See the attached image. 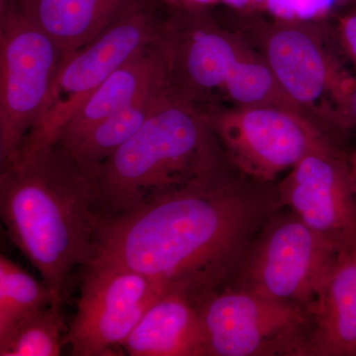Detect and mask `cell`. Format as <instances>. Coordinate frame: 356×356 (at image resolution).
<instances>
[{
	"label": "cell",
	"instance_id": "obj_9",
	"mask_svg": "<svg viewBox=\"0 0 356 356\" xmlns=\"http://www.w3.org/2000/svg\"><path fill=\"white\" fill-rule=\"evenodd\" d=\"M229 163L241 175L274 184L331 134L306 117L266 106L206 107Z\"/></svg>",
	"mask_w": 356,
	"mask_h": 356
},
{
	"label": "cell",
	"instance_id": "obj_10",
	"mask_svg": "<svg viewBox=\"0 0 356 356\" xmlns=\"http://www.w3.org/2000/svg\"><path fill=\"white\" fill-rule=\"evenodd\" d=\"M84 267L76 315L65 346L72 355H115V348L165 291L144 274L97 255Z\"/></svg>",
	"mask_w": 356,
	"mask_h": 356
},
{
	"label": "cell",
	"instance_id": "obj_1",
	"mask_svg": "<svg viewBox=\"0 0 356 356\" xmlns=\"http://www.w3.org/2000/svg\"><path fill=\"white\" fill-rule=\"evenodd\" d=\"M282 204L277 187L235 168L127 215L96 218L95 255L200 304L229 286L250 243Z\"/></svg>",
	"mask_w": 356,
	"mask_h": 356
},
{
	"label": "cell",
	"instance_id": "obj_20",
	"mask_svg": "<svg viewBox=\"0 0 356 356\" xmlns=\"http://www.w3.org/2000/svg\"><path fill=\"white\" fill-rule=\"evenodd\" d=\"M65 331L60 307L48 306L23 318L0 339V355H60L65 346Z\"/></svg>",
	"mask_w": 356,
	"mask_h": 356
},
{
	"label": "cell",
	"instance_id": "obj_11",
	"mask_svg": "<svg viewBox=\"0 0 356 356\" xmlns=\"http://www.w3.org/2000/svg\"><path fill=\"white\" fill-rule=\"evenodd\" d=\"M200 10L184 8L161 21L158 43L168 60L170 88L204 108L222 96L229 72L250 46Z\"/></svg>",
	"mask_w": 356,
	"mask_h": 356
},
{
	"label": "cell",
	"instance_id": "obj_2",
	"mask_svg": "<svg viewBox=\"0 0 356 356\" xmlns=\"http://www.w3.org/2000/svg\"><path fill=\"white\" fill-rule=\"evenodd\" d=\"M95 182L58 143L0 165V213L60 307L72 269L95 257Z\"/></svg>",
	"mask_w": 356,
	"mask_h": 356
},
{
	"label": "cell",
	"instance_id": "obj_25",
	"mask_svg": "<svg viewBox=\"0 0 356 356\" xmlns=\"http://www.w3.org/2000/svg\"><path fill=\"white\" fill-rule=\"evenodd\" d=\"M184 8H203L204 6H212L220 0H175Z\"/></svg>",
	"mask_w": 356,
	"mask_h": 356
},
{
	"label": "cell",
	"instance_id": "obj_28",
	"mask_svg": "<svg viewBox=\"0 0 356 356\" xmlns=\"http://www.w3.org/2000/svg\"><path fill=\"white\" fill-rule=\"evenodd\" d=\"M353 356H356V350H355V355H353Z\"/></svg>",
	"mask_w": 356,
	"mask_h": 356
},
{
	"label": "cell",
	"instance_id": "obj_18",
	"mask_svg": "<svg viewBox=\"0 0 356 356\" xmlns=\"http://www.w3.org/2000/svg\"><path fill=\"white\" fill-rule=\"evenodd\" d=\"M222 97L236 106H266L287 110L306 117L320 126L310 113L288 95L264 58L250 47L229 72L222 88Z\"/></svg>",
	"mask_w": 356,
	"mask_h": 356
},
{
	"label": "cell",
	"instance_id": "obj_22",
	"mask_svg": "<svg viewBox=\"0 0 356 356\" xmlns=\"http://www.w3.org/2000/svg\"><path fill=\"white\" fill-rule=\"evenodd\" d=\"M339 44L356 70V6L341 14L337 21Z\"/></svg>",
	"mask_w": 356,
	"mask_h": 356
},
{
	"label": "cell",
	"instance_id": "obj_26",
	"mask_svg": "<svg viewBox=\"0 0 356 356\" xmlns=\"http://www.w3.org/2000/svg\"><path fill=\"white\" fill-rule=\"evenodd\" d=\"M348 163H350V177L351 189H353V196H355L356 202V149L355 151L348 156Z\"/></svg>",
	"mask_w": 356,
	"mask_h": 356
},
{
	"label": "cell",
	"instance_id": "obj_4",
	"mask_svg": "<svg viewBox=\"0 0 356 356\" xmlns=\"http://www.w3.org/2000/svg\"><path fill=\"white\" fill-rule=\"evenodd\" d=\"M314 22L274 19L250 33L257 53L288 95L331 134L356 120V77Z\"/></svg>",
	"mask_w": 356,
	"mask_h": 356
},
{
	"label": "cell",
	"instance_id": "obj_19",
	"mask_svg": "<svg viewBox=\"0 0 356 356\" xmlns=\"http://www.w3.org/2000/svg\"><path fill=\"white\" fill-rule=\"evenodd\" d=\"M53 305L50 289L42 281L0 257V339L32 314Z\"/></svg>",
	"mask_w": 356,
	"mask_h": 356
},
{
	"label": "cell",
	"instance_id": "obj_7",
	"mask_svg": "<svg viewBox=\"0 0 356 356\" xmlns=\"http://www.w3.org/2000/svg\"><path fill=\"white\" fill-rule=\"evenodd\" d=\"M65 60L55 42L7 2L0 16V165L15 156L43 113Z\"/></svg>",
	"mask_w": 356,
	"mask_h": 356
},
{
	"label": "cell",
	"instance_id": "obj_15",
	"mask_svg": "<svg viewBox=\"0 0 356 356\" xmlns=\"http://www.w3.org/2000/svg\"><path fill=\"white\" fill-rule=\"evenodd\" d=\"M50 37L65 58L99 36L140 0H8Z\"/></svg>",
	"mask_w": 356,
	"mask_h": 356
},
{
	"label": "cell",
	"instance_id": "obj_23",
	"mask_svg": "<svg viewBox=\"0 0 356 356\" xmlns=\"http://www.w3.org/2000/svg\"><path fill=\"white\" fill-rule=\"evenodd\" d=\"M266 13L271 14L274 19L296 21L292 0H267Z\"/></svg>",
	"mask_w": 356,
	"mask_h": 356
},
{
	"label": "cell",
	"instance_id": "obj_16",
	"mask_svg": "<svg viewBox=\"0 0 356 356\" xmlns=\"http://www.w3.org/2000/svg\"><path fill=\"white\" fill-rule=\"evenodd\" d=\"M309 313L313 322L312 355H355L356 245L339 254L331 276Z\"/></svg>",
	"mask_w": 356,
	"mask_h": 356
},
{
	"label": "cell",
	"instance_id": "obj_13",
	"mask_svg": "<svg viewBox=\"0 0 356 356\" xmlns=\"http://www.w3.org/2000/svg\"><path fill=\"white\" fill-rule=\"evenodd\" d=\"M165 83H170L168 60L156 41L136 54L96 89L63 129L56 143L70 146L100 122Z\"/></svg>",
	"mask_w": 356,
	"mask_h": 356
},
{
	"label": "cell",
	"instance_id": "obj_21",
	"mask_svg": "<svg viewBox=\"0 0 356 356\" xmlns=\"http://www.w3.org/2000/svg\"><path fill=\"white\" fill-rule=\"evenodd\" d=\"M356 0H292L296 21H316L327 17L337 9L353 6Z\"/></svg>",
	"mask_w": 356,
	"mask_h": 356
},
{
	"label": "cell",
	"instance_id": "obj_14",
	"mask_svg": "<svg viewBox=\"0 0 356 356\" xmlns=\"http://www.w3.org/2000/svg\"><path fill=\"white\" fill-rule=\"evenodd\" d=\"M122 348L132 356H209L197 304L177 293L161 295Z\"/></svg>",
	"mask_w": 356,
	"mask_h": 356
},
{
	"label": "cell",
	"instance_id": "obj_6",
	"mask_svg": "<svg viewBox=\"0 0 356 356\" xmlns=\"http://www.w3.org/2000/svg\"><path fill=\"white\" fill-rule=\"evenodd\" d=\"M161 20L145 3L124 14L63 60L39 121L17 154L55 144L70 119L122 65L158 41Z\"/></svg>",
	"mask_w": 356,
	"mask_h": 356
},
{
	"label": "cell",
	"instance_id": "obj_5",
	"mask_svg": "<svg viewBox=\"0 0 356 356\" xmlns=\"http://www.w3.org/2000/svg\"><path fill=\"white\" fill-rule=\"evenodd\" d=\"M339 257L322 236L282 207L267 219L250 243L229 287L309 311Z\"/></svg>",
	"mask_w": 356,
	"mask_h": 356
},
{
	"label": "cell",
	"instance_id": "obj_24",
	"mask_svg": "<svg viewBox=\"0 0 356 356\" xmlns=\"http://www.w3.org/2000/svg\"><path fill=\"white\" fill-rule=\"evenodd\" d=\"M220 2L241 11H266L267 0H220Z\"/></svg>",
	"mask_w": 356,
	"mask_h": 356
},
{
	"label": "cell",
	"instance_id": "obj_8",
	"mask_svg": "<svg viewBox=\"0 0 356 356\" xmlns=\"http://www.w3.org/2000/svg\"><path fill=\"white\" fill-rule=\"evenodd\" d=\"M198 308L209 356L312 355L313 322L304 307L229 286Z\"/></svg>",
	"mask_w": 356,
	"mask_h": 356
},
{
	"label": "cell",
	"instance_id": "obj_3",
	"mask_svg": "<svg viewBox=\"0 0 356 356\" xmlns=\"http://www.w3.org/2000/svg\"><path fill=\"white\" fill-rule=\"evenodd\" d=\"M233 168L206 110L168 86L146 123L100 168L95 211L98 217L130 214Z\"/></svg>",
	"mask_w": 356,
	"mask_h": 356
},
{
	"label": "cell",
	"instance_id": "obj_12",
	"mask_svg": "<svg viewBox=\"0 0 356 356\" xmlns=\"http://www.w3.org/2000/svg\"><path fill=\"white\" fill-rule=\"evenodd\" d=\"M283 207L343 254L356 245V202L348 156L325 140L276 185Z\"/></svg>",
	"mask_w": 356,
	"mask_h": 356
},
{
	"label": "cell",
	"instance_id": "obj_17",
	"mask_svg": "<svg viewBox=\"0 0 356 356\" xmlns=\"http://www.w3.org/2000/svg\"><path fill=\"white\" fill-rule=\"evenodd\" d=\"M170 83L163 84L95 126L70 146L64 147L89 177L95 178L100 168L119 151L149 118Z\"/></svg>",
	"mask_w": 356,
	"mask_h": 356
},
{
	"label": "cell",
	"instance_id": "obj_27",
	"mask_svg": "<svg viewBox=\"0 0 356 356\" xmlns=\"http://www.w3.org/2000/svg\"><path fill=\"white\" fill-rule=\"evenodd\" d=\"M355 6H356V1L355 2V4H353V6L351 7H355Z\"/></svg>",
	"mask_w": 356,
	"mask_h": 356
}]
</instances>
